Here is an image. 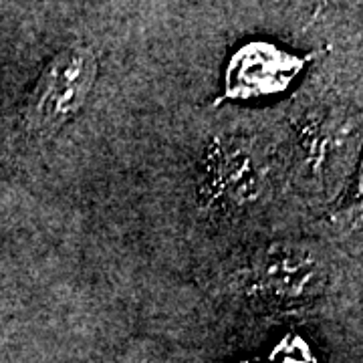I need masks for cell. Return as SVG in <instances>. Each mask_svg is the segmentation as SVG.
Returning <instances> with one entry per match:
<instances>
[{"label": "cell", "mask_w": 363, "mask_h": 363, "mask_svg": "<svg viewBox=\"0 0 363 363\" xmlns=\"http://www.w3.org/2000/svg\"><path fill=\"white\" fill-rule=\"evenodd\" d=\"M97 77V57L85 45H71L40 73L25 107L30 133L51 140L77 116L89 97Z\"/></svg>", "instance_id": "6da1fadb"}, {"label": "cell", "mask_w": 363, "mask_h": 363, "mask_svg": "<svg viewBox=\"0 0 363 363\" xmlns=\"http://www.w3.org/2000/svg\"><path fill=\"white\" fill-rule=\"evenodd\" d=\"M303 65L295 59L269 45H250L230 63V93H269L285 87Z\"/></svg>", "instance_id": "7a4b0ae2"}, {"label": "cell", "mask_w": 363, "mask_h": 363, "mask_svg": "<svg viewBox=\"0 0 363 363\" xmlns=\"http://www.w3.org/2000/svg\"><path fill=\"white\" fill-rule=\"evenodd\" d=\"M325 279L321 264L298 250H272L260 267L257 289L262 297L305 298L317 295Z\"/></svg>", "instance_id": "3957f363"}]
</instances>
